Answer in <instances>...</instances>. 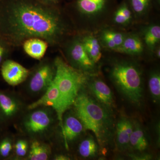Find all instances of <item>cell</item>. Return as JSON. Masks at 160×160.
<instances>
[{"label": "cell", "mask_w": 160, "mask_h": 160, "mask_svg": "<svg viewBox=\"0 0 160 160\" xmlns=\"http://www.w3.org/2000/svg\"><path fill=\"white\" fill-rule=\"evenodd\" d=\"M68 31L58 7L38 0H0V36L12 47L32 38L55 46Z\"/></svg>", "instance_id": "cell-1"}, {"label": "cell", "mask_w": 160, "mask_h": 160, "mask_svg": "<svg viewBox=\"0 0 160 160\" xmlns=\"http://www.w3.org/2000/svg\"><path fill=\"white\" fill-rule=\"evenodd\" d=\"M75 114L84 129L94 133L99 145L107 146L113 136V122L111 111L98 102L83 88L74 104Z\"/></svg>", "instance_id": "cell-2"}, {"label": "cell", "mask_w": 160, "mask_h": 160, "mask_svg": "<svg viewBox=\"0 0 160 160\" xmlns=\"http://www.w3.org/2000/svg\"><path fill=\"white\" fill-rule=\"evenodd\" d=\"M54 64L55 74L53 81L58 86L60 95L57 115L62 129L64 113L73 105L88 79L84 72L70 66L60 57L55 58Z\"/></svg>", "instance_id": "cell-3"}, {"label": "cell", "mask_w": 160, "mask_h": 160, "mask_svg": "<svg viewBox=\"0 0 160 160\" xmlns=\"http://www.w3.org/2000/svg\"><path fill=\"white\" fill-rule=\"evenodd\" d=\"M110 77L120 93L128 101L139 105L143 99L142 81L138 69L129 63L118 62L112 66Z\"/></svg>", "instance_id": "cell-4"}, {"label": "cell", "mask_w": 160, "mask_h": 160, "mask_svg": "<svg viewBox=\"0 0 160 160\" xmlns=\"http://www.w3.org/2000/svg\"><path fill=\"white\" fill-rule=\"evenodd\" d=\"M55 68L53 63L43 61L29 72L28 88L32 93L38 94L46 91L54 79Z\"/></svg>", "instance_id": "cell-5"}, {"label": "cell", "mask_w": 160, "mask_h": 160, "mask_svg": "<svg viewBox=\"0 0 160 160\" xmlns=\"http://www.w3.org/2000/svg\"><path fill=\"white\" fill-rule=\"evenodd\" d=\"M52 122L53 118L49 110L38 109L26 118L23 122V127L29 135H39L47 131Z\"/></svg>", "instance_id": "cell-6"}, {"label": "cell", "mask_w": 160, "mask_h": 160, "mask_svg": "<svg viewBox=\"0 0 160 160\" xmlns=\"http://www.w3.org/2000/svg\"><path fill=\"white\" fill-rule=\"evenodd\" d=\"M3 79L12 86H16L24 82L29 76L30 71L22 65L13 61L5 60L1 66Z\"/></svg>", "instance_id": "cell-7"}, {"label": "cell", "mask_w": 160, "mask_h": 160, "mask_svg": "<svg viewBox=\"0 0 160 160\" xmlns=\"http://www.w3.org/2000/svg\"><path fill=\"white\" fill-rule=\"evenodd\" d=\"M68 54L74 68L83 72H88L94 68L95 63L89 58L81 40L72 42L68 49Z\"/></svg>", "instance_id": "cell-8"}, {"label": "cell", "mask_w": 160, "mask_h": 160, "mask_svg": "<svg viewBox=\"0 0 160 160\" xmlns=\"http://www.w3.org/2000/svg\"><path fill=\"white\" fill-rule=\"evenodd\" d=\"M90 93L100 104L111 112L115 107L114 97L111 89L99 79L87 81Z\"/></svg>", "instance_id": "cell-9"}, {"label": "cell", "mask_w": 160, "mask_h": 160, "mask_svg": "<svg viewBox=\"0 0 160 160\" xmlns=\"http://www.w3.org/2000/svg\"><path fill=\"white\" fill-rule=\"evenodd\" d=\"M21 107V104L13 96L0 90V121L3 124L13 119Z\"/></svg>", "instance_id": "cell-10"}, {"label": "cell", "mask_w": 160, "mask_h": 160, "mask_svg": "<svg viewBox=\"0 0 160 160\" xmlns=\"http://www.w3.org/2000/svg\"><path fill=\"white\" fill-rule=\"evenodd\" d=\"M84 129L83 124L75 114L69 113L63 118L62 132L67 149L68 143L76 140L82 133Z\"/></svg>", "instance_id": "cell-11"}, {"label": "cell", "mask_w": 160, "mask_h": 160, "mask_svg": "<svg viewBox=\"0 0 160 160\" xmlns=\"http://www.w3.org/2000/svg\"><path fill=\"white\" fill-rule=\"evenodd\" d=\"M116 145L120 151H125L129 148V139L133 128V122L129 118L122 115L116 125Z\"/></svg>", "instance_id": "cell-12"}, {"label": "cell", "mask_w": 160, "mask_h": 160, "mask_svg": "<svg viewBox=\"0 0 160 160\" xmlns=\"http://www.w3.org/2000/svg\"><path fill=\"white\" fill-rule=\"evenodd\" d=\"M59 99L58 89L53 80L42 96L37 101L30 104L28 106V109L32 110L42 106L51 107L58 114L59 109Z\"/></svg>", "instance_id": "cell-13"}, {"label": "cell", "mask_w": 160, "mask_h": 160, "mask_svg": "<svg viewBox=\"0 0 160 160\" xmlns=\"http://www.w3.org/2000/svg\"><path fill=\"white\" fill-rule=\"evenodd\" d=\"M22 45L26 54L36 60H41L44 57L49 46L45 40L37 38L26 40Z\"/></svg>", "instance_id": "cell-14"}, {"label": "cell", "mask_w": 160, "mask_h": 160, "mask_svg": "<svg viewBox=\"0 0 160 160\" xmlns=\"http://www.w3.org/2000/svg\"><path fill=\"white\" fill-rule=\"evenodd\" d=\"M133 122V130L129 139V147L136 151H145L149 146L148 139L141 125L136 121Z\"/></svg>", "instance_id": "cell-15"}, {"label": "cell", "mask_w": 160, "mask_h": 160, "mask_svg": "<svg viewBox=\"0 0 160 160\" xmlns=\"http://www.w3.org/2000/svg\"><path fill=\"white\" fill-rule=\"evenodd\" d=\"M107 0H76V8L81 13L86 15L97 14L105 8Z\"/></svg>", "instance_id": "cell-16"}, {"label": "cell", "mask_w": 160, "mask_h": 160, "mask_svg": "<svg viewBox=\"0 0 160 160\" xmlns=\"http://www.w3.org/2000/svg\"><path fill=\"white\" fill-rule=\"evenodd\" d=\"M143 47L142 43L140 39L132 36L125 38L122 44L114 50L126 54H138L142 52Z\"/></svg>", "instance_id": "cell-17"}, {"label": "cell", "mask_w": 160, "mask_h": 160, "mask_svg": "<svg viewBox=\"0 0 160 160\" xmlns=\"http://www.w3.org/2000/svg\"><path fill=\"white\" fill-rule=\"evenodd\" d=\"M87 54L94 63L98 62L102 58L101 48L97 39L92 36H86L81 40Z\"/></svg>", "instance_id": "cell-18"}, {"label": "cell", "mask_w": 160, "mask_h": 160, "mask_svg": "<svg viewBox=\"0 0 160 160\" xmlns=\"http://www.w3.org/2000/svg\"><path fill=\"white\" fill-rule=\"evenodd\" d=\"M50 149L47 145L38 141L31 143L29 158L31 160H46L49 158Z\"/></svg>", "instance_id": "cell-19"}, {"label": "cell", "mask_w": 160, "mask_h": 160, "mask_svg": "<svg viewBox=\"0 0 160 160\" xmlns=\"http://www.w3.org/2000/svg\"><path fill=\"white\" fill-rule=\"evenodd\" d=\"M98 151L97 143L92 137L83 140L78 147L79 153L83 158L93 157L96 155Z\"/></svg>", "instance_id": "cell-20"}, {"label": "cell", "mask_w": 160, "mask_h": 160, "mask_svg": "<svg viewBox=\"0 0 160 160\" xmlns=\"http://www.w3.org/2000/svg\"><path fill=\"white\" fill-rule=\"evenodd\" d=\"M102 38L108 48L114 50L122 44L125 38L119 32L106 31L103 32Z\"/></svg>", "instance_id": "cell-21"}, {"label": "cell", "mask_w": 160, "mask_h": 160, "mask_svg": "<svg viewBox=\"0 0 160 160\" xmlns=\"http://www.w3.org/2000/svg\"><path fill=\"white\" fill-rule=\"evenodd\" d=\"M149 88L150 94L154 102H159L160 76L158 72H153L150 76L149 81Z\"/></svg>", "instance_id": "cell-22"}, {"label": "cell", "mask_w": 160, "mask_h": 160, "mask_svg": "<svg viewBox=\"0 0 160 160\" xmlns=\"http://www.w3.org/2000/svg\"><path fill=\"white\" fill-rule=\"evenodd\" d=\"M160 40V27L153 26L147 29L145 35V41L147 46L152 49Z\"/></svg>", "instance_id": "cell-23"}, {"label": "cell", "mask_w": 160, "mask_h": 160, "mask_svg": "<svg viewBox=\"0 0 160 160\" xmlns=\"http://www.w3.org/2000/svg\"><path fill=\"white\" fill-rule=\"evenodd\" d=\"M12 142L10 138L4 137L0 139V158L9 157L12 150Z\"/></svg>", "instance_id": "cell-24"}, {"label": "cell", "mask_w": 160, "mask_h": 160, "mask_svg": "<svg viewBox=\"0 0 160 160\" xmlns=\"http://www.w3.org/2000/svg\"><path fill=\"white\" fill-rule=\"evenodd\" d=\"M12 46L4 38L0 36V67L6 59L11 51Z\"/></svg>", "instance_id": "cell-25"}, {"label": "cell", "mask_w": 160, "mask_h": 160, "mask_svg": "<svg viewBox=\"0 0 160 160\" xmlns=\"http://www.w3.org/2000/svg\"><path fill=\"white\" fill-rule=\"evenodd\" d=\"M132 7L137 13H141L146 11L151 0H130Z\"/></svg>", "instance_id": "cell-26"}, {"label": "cell", "mask_w": 160, "mask_h": 160, "mask_svg": "<svg viewBox=\"0 0 160 160\" xmlns=\"http://www.w3.org/2000/svg\"><path fill=\"white\" fill-rule=\"evenodd\" d=\"M28 143L24 140L17 141L15 146L16 153L19 157H24L26 155L28 150Z\"/></svg>", "instance_id": "cell-27"}, {"label": "cell", "mask_w": 160, "mask_h": 160, "mask_svg": "<svg viewBox=\"0 0 160 160\" xmlns=\"http://www.w3.org/2000/svg\"><path fill=\"white\" fill-rule=\"evenodd\" d=\"M120 12L122 14L127 21H129L131 18V13L128 6L126 4H124L118 9Z\"/></svg>", "instance_id": "cell-28"}, {"label": "cell", "mask_w": 160, "mask_h": 160, "mask_svg": "<svg viewBox=\"0 0 160 160\" xmlns=\"http://www.w3.org/2000/svg\"><path fill=\"white\" fill-rule=\"evenodd\" d=\"M114 19L116 23L119 24H125L128 22L126 18L123 16L122 14L118 10L116 12Z\"/></svg>", "instance_id": "cell-29"}, {"label": "cell", "mask_w": 160, "mask_h": 160, "mask_svg": "<svg viewBox=\"0 0 160 160\" xmlns=\"http://www.w3.org/2000/svg\"><path fill=\"white\" fill-rule=\"evenodd\" d=\"M129 157L133 160H150L152 159V157L150 154H143L137 155L135 154H129Z\"/></svg>", "instance_id": "cell-30"}, {"label": "cell", "mask_w": 160, "mask_h": 160, "mask_svg": "<svg viewBox=\"0 0 160 160\" xmlns=\"http://www.w3.org/2000/svg\"><path fill=\"white\" fill-rule=\"evenodd\" d=\"M41 2L49 6L58 7L61 0H38Z\"/></svg>", "instance_id": "cell-31"}, {"label": "cell", "mask_w": 160, "mask_h": 160, "mask_svg": "<svg viewBox=\"0 0 160 160\" xmlns=\"http://www.w3.org/2000/svg\"><path fill=\"white\" fill-rule=\"evenodd\" d=\"M54 160H70V158L65 155L60 154L56 156L54 158Z\"/></svg>", "instance_id": "cell-32"}, {"label": "cell", "mask_w": 160, "mask_h": 160, "mask_svg": "<svg viewBox=\"0 0 160 160\" xmlns=\"http://www.w3.org/2000/svg\"><path fill=\"white\" fill-rule=\"evenodd\" d=\"M3 125H4V124L0 121V134H1L2 132V130Z\"/></svg>", "instance_id": "cell-33"}, {"label": "cell", "mask_w": 160, "mask_h": 160, "mask_svg": "<svg viewBox=\"0 0 160 160\" xmlns=\"http://www.w3.org/2000/svg\"><path fill=\"white\" fill-rule=\"evenodd\" d=\"M160 50H158L157 51V56L158 58H160Z\"/></svg>", "instance_id": "cell-34"}]
</instances>
